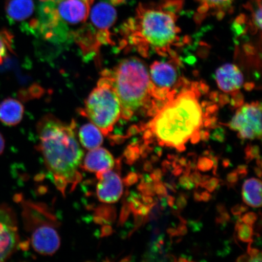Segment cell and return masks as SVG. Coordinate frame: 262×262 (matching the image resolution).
<instances>
[{
    "label": "cell",
    "mask_w": 262,
    "mask_h": 262,
    "mask_svg": "<svg viewBox=\"0 0 262 262\" xmlns=\"http://www.w3.org/2000/svg\"><path fill=\"white\" fill-rule=\"evenodd\" d=\"M177 231H178V236L179 235H181V236H183V235L187 234L188 229L186 227V224H183V223H181L180 224L178 228H177Z\"/></svg>",
    "instance_id": "37"
},
{
    "label": "cell",
    "mask_w": 262,
    "mask_h": 262,
    "mask_svg": "<svg viewBox=\"0 0 262 262\" xmlns=\"http://www.w3.org/2000/svg\"><path fill=\"white\" fill-rule=\"evenodd\" d=\"M155 152L156 153V155L160 157H161L163 154V150L162 147L160 146H156L155 149Z\"/></svg>",
    "instance_id": "48"
},
{
    "label": "cell",
    "mask_w": 262,
    "mask_h": 262,
    "mask_svg": "<svg viewBox=\"0 0 262 262\" xmlns=\"http://www.w3.org/2000/svg\"><path fill=\"white\" fill-rule=\"evenodd\" d=\"M83 165L86 171L97 173L113 169L116 162L113 156L107 149L99 147L90 150L84 157Z\"/></svg>",
    "instance_id": "13"
},
{
    "label": "cell",
    "mask_w": 262,
    "mask_h": 262,
    "mask_svg": "<svg viewBox=\"0 0 262 262\" xmlns=\"http://www.w3.org/2000/svg\"><path fill=\"white\" fill-rule=\"evenodd\" d=\"M235 230L237 232L239 240L245 243H252L253 236V226L244 224L240 219L235 226Z\"/></svg>",
    "instance_id": "21"
},
{
    "label": "cell",
    "mask_w": 262,
    "mask_h": 262,
    "mask_svg": "<svg viewBox=\"0 0 262 262\" xmlns=\"http://www.w3.org/2000/svg\"><path fill=\"white\" fill-rule=\"evenodd\" d=\"M254 172L255 174H256L258 178H261V168H258L257 166V168H254Z\"/></svg>",
    "instance_id": "51"
},
{
    "label": "cell",
    "mask_w": 262,
    "mask_h": 262,
    "mask_svg": "<svg viewBox=\"0 0 262 262\" xmlns=\"http://www.w3.org/2000/svg\"><path fill=\"white\" fill-rule=\"evenodd\" d=\"M178 163L180 166L185 167L187 165L188 160L185 157H181V158L178 159Z\"/></svg>",
    "instance_id": "46"
},
{
    "label": "cell",
    "mask_w": 262,
    "mask_h": 262,
    "mask_svg": "<svg viewBox=\"0 0 262 262\" xmlns=\"http://www.w3.org/2000/svg\"><path fill=\"white\" fill-rule=\"evenodd\" d=\"M248 254L250 257L249 261L261 262L262 260L261 251L257 248L251 247L250 244L248 246Z\"/></svg>",
    "instance_id": "25"
},
{
    "label": "cell",
    "mask_w": 262,
    "mask_h": 262,
    "mask_svg": "<svg viewBox=\"0 0 262 262\" xmlns=\"http://www.w3.org/2000/svg\"><path fill=\"white\" fill-rule=\"evenodd\" d=\"M202 201L209 202L212 198V195L208 191L201 193Z\"/></svg>",
    "instance_id": "40"
},
{
    "label": "cell",
    "mask_w": 262,
    "mask_h": 262,
    "mask_svg": "<svg viewBox=\"0 0 262 262\" xmlns=\"http://www.w3.org/2000/svg\"><path fill=\"white\" fill-rule=\"evenodd\" d=\"M229 128L238 132L242 139H260L261 106L257 102L244 104L237 110L229 123Z\"/></svg>",
    "instance_id": "7"
},
{
    "label": "cell",
    "mask_w": 262,
    "mask_h": 262,
    "mask_svg": "<svg viewBox=\"0 0 262 262\" xmlns=\"http://www.w3.org/2000/svg\"><path fill=\"white\" fill-rule=\"evenodd\" d=\"M216 80L222 91L230 93L240 89L243 84L244 78L236 66L226 64L217 71Z\"/></svg>",
    "instance_id": "12"
},
{
    "label": "cell",
    "mask_w": 262,
    "mask_h": 262,
    "mask_svg": "<svg viewBox=\"0 0 262 262\" xmlns=\"http://www.w3.org/2000/svg\"><path fill=\"white\" fill-rule=\"evenodd\" d=\"M186 205H187V199H186L185 195H180L176 201L177 208L181 211L186 207Z\"/></svg>",
    "instance_id": "32"
},
{
    "label": "cell",
    "mask_w": 262,
    "mask_h": 262,
    "mask_svg": "<svg viewBox=\"0 0 262 262\" xmlns=\"http://www.w3.org/2000/svg\"><path fill=\"white\" fill-rule=\"evenodd\" d=\"M166 202L167 204H168L171 207H173L175 205L176 199L172 195H167L166 196Z\"/></svg>",
    "instance_id": "42"
},
{
    "label": "cell",
    "mask_w": 262,
    "mask_h": 262,
    "mask_svg": "<svg viewBox=\"0 0 262 262\" xmlns=\"http://www.w3.org/2000/svg\"><path fill=\"white\" fill-rule=\"evenodd\" d=\"M13 36L7 30L0 31V64L12 51Z\"/></svg>",
    "instance_id": "20"
},
{
    "label": "cell",
    "mask_w": 262,
    "mask_h": 262,
    "mask_svg": "<svg viewBox=\"0 0 262 262\" xmlns=\"http://www.w3.org/2000/svg\"><path fill=\"white\" fill-rule=\"evenodd\" d=\"M209 123L205 121L196 91L185 90L160 108L142 130L149 129L160 146L174 147L182 152L189 140L193 144L199 142L202 126L207 127Z\"/></svg>",
    "instance_id": "2"
},
{
    "label": "cell",
    "mask_w": 262,
    "mask_h": 262,
    "mask_svg": "<svg viewBox=\"0 0 262 262\" xmlns=\"http://www.w3.org/2000/svg\"><path fill=\"white\" fill-rule=\"evenodd\" d=\"M242 198L248 206L259 208L261 206V182L260 179H249L242 187Z\"/></svg>",
    "instance_id": "18"
},
{
    "label": "cell",
    "mask_w": 262,
    "mask_h": 262,
    "mask_svg": "<svg viewBox=\"0 0 262 262\" xmlns=\"http://www.w3.org/2000/svg\"><path fill=\"white\" fill-rule=\"evenodd\" d=\"M189 178L191 179L192 182L194 183L196 188L200 186L202 182V176L198 171H195L194 172L189 174Z\"/></svg>",
    "instance_id": "30"
},
{
    "label": "cell",
    "mask_w": 262,
    "mask_h": 262,
    "mask_svg": "<svg viewBox=\"0 0 262 262\" xmlns=\"http://www.w3.org/2000/svg\"><path fill=\"white\" fill-rule=\"evenodd\" d=\"M143 168L146 172H151L154 169L152 163L150 161H146L145 164H144Z\"/></svg>",
    "instance_id": "41"
},
{
    "label": "cell",
    "mask_w": 262,
    "mask_h": 262,
    "mask_svg": "<svg viewBox=\"0 0 262 262\" xmlns=\"http://www.w3.org/2000/svg\"><path fill=\"white\" fill-rule=\"evenodd\" d=\"M24 113V105L15 98H6L0 103V122L6 126H15L20 123Z\"/></svg>",
    "instance_id": "16"
},
{
    "label": "cell",
    "mask_w": 262,
    "mask_h": 262,
    "mask_svg": "<svg viewBox=\"0 0 262 262\" xmlns=\"http://www.w3.org/2000/svg\"><path fill=\"white\" fill-rule=\"evenodd\" d=\"M80 113L88 117L104 136L113 132L120 119L122 110L119 98L106 75L101 74L97 86L85 101L84 109Z\"/></svg>",
    "instance_id": "5"
},
{
    "label": "cell",
    "mask_w": 262,
    "mask_h": 262,
    "mask_svg": "<svg viewBox=\"0 0 262 262\" xmlns=\"http://www.w3.org/2000/svg\"><path fill=\"white\" fill-rule=\"evenodd\" d=\"M91 25L97 31V38L101 45L113 44L110 29L116 24V9L105 2H100L90 10Z\"/></svg>",
    "instance_id": "9"
},
{
    "label": "cell",
    "mask_w": 262,
    "mask_h": 262,
    "mask_svg": "<svg viewBox=\"0 0 262 262\" xmlns=\"http://www.w3.org/2000/svg\"><path fill=\"white\" fill-rule=\"evenodd\" d=\"M163 176V172L161 169L157 168L154 170L150 173V178H151L153 182H160Z\"/></svg>",
    "instance_id": "34"
},
{
    "label": "cell",
    "mask_w": 262,
    "mask_h": 262,
    "mask_svg": "<svg viewBox=\"0 0 262 262\" xmlns=\"http://www.w3.org/2000/svg\"><path fill=\"white\" fill-rule=\"evenodd\" d=\"M241 219L244 224L253 226L257 220V215L254 212H250L246 213Z\"/></svg>",
    "instance_id": "29"
},
{
    "label": "cell",
    "mask_w": 262,
    "mask_h": 262,
    "mask_svg": "<svg viewBox=\"0 0 262 262\" xmlns=\"http://www.w3.org/2000/svg\"><path fill=\"white\" fill-rule=\"evenodd\" d=\"M183 169L181 166H180L179 164L175 166L174 167H173V170H172V173L173 175H174L175 176H179L180 175H181V173L183 172Z\"/></svg>",
    "instance_id": "39"
},
{
    "label": "cell",
    "mask_w": 262,
    "mask_h": 262,
    "mask_svg": "<svg viewBox=\"0 0 262 262\" xmlns=\"http://www.w3.org/2000/svg\"><path fill=\"white\" fill-rule=\"evenodd\" d=\"M179 185L185 189L191 190L194 188V184L189 178L188 175L183 174L179 179Z\"/></svg>",
    "instance_id": "27"
},
{
    "label": "cell",
    "mask_w": 262,
    "mask_h": 262,
    "mask_svg": "<svg viewBox=\"0 0 262 262\" xmlns=\"http://www.w3.org/2000/svg\"><path fill=\"white\" fill-rule=\"evenodd\" d=\"M142 182L146 183L153 182L151 178H150V176L149 174H144L142 177Z\"/></svg>",
    "instance_id": "47"
},
{
    "label": "cell",
    "mask_w": 262,
    "mask_h": 262,
    "mask_svg": "<svg viewBox=\"0 0 262 262\" xmlns=\"http://www.w3.org/2000/svg\"><path fill=\"white\" fill-rule=\"evenodd\" d=\"M212 168L213 162L209 157H199L198 164H196V169L202 172H207L210 171Z\"/></svg>",
    "instance_id": "22"
},
{
    "label": "cell",
    "mask_w": 262,
    "mask_h": 262,
    "mask_svg": "<svg viewBox=\"0 0 262 262\" xmlns=\"http://www.w3.org/2000/svg\"><path fill=\"white\" fill-rule=\"evenodd\" d=\"M97 178L98 199L106 204H114L119 201L123 192L122 180L119 173L110 169L97 173Z\"/></svg>",
    "instance_id": "11"
},
{
    "label": "cell",
    "mask_w": 262,
    "mask_h": 262,
    "mask_svg": "<svg viewBox=\"0 0 262 262\" xmlns=\"http://www.w3.org/2000/svg\"><path fill=\"white\" fill-rule=\"evenodd\" d=\"M23 217L35 251L46 255L56 253L60 246L58 222L47 206L25 202L23 204Z\"/></svg>",
    "instance_id": "6"
},
{
    "label": "cell",
    "mask_w": 262,
    "mask_h": 262,
    "mask_svg": "<svg viewBox=\"0 0 262 262\" xmlns=\"http://www.w3.org/2000/svg\"><path fill=\"white\" fill-rule=\"evenodd\" d=\"M18 223L14 210L0 205V262L8 260L18 247Z\"/></svg>",
    "instance_id": "8"
},
{
    "label": "cell",
    "mask_w": 262,
    "mask_h": 262,
    "mask_svg": "<svg viewBox=\"0 0 262 262\" xmlns=\"http://www.w3.org/2000/svg\"><path fill=\"white\" fill-rule=\"evenodd\" d=\"M138 189L141 192H142V194L143 195H149L152 196H155L156 194L155 189H154L153 182L146 183L142 182L138 186Z\"/></svg>",
    "instance_id": "24"
},
{
    "label": "cell",
    "mask_w": 262,
    "mask_h": 262,
    "mask_svg": "<svg viewBox=\"0 0 262 262\" xmlns=\"http://www.w3.org/2000/svg\"><path fill=\"white\" fill-rule=\"evenodd\" d=\"M222 164L223 166H224L225 168H228V167L231 165L230 160L228 159H225L223 160Z\"/></svg>",
    "instance_id": "50"
},
{
    "label": "cell",
    "mask_w": 262,
    "mask_h": 262,
    "mask_svg": "<svg viewBox=\"0 0 262 262\" xmlns=\"http://www.w3.org/2000/svg\"><path fill=\"white\" fill-rule=\"evenodd\" d=\"M34 0H6L5 11L11 22L27 20L34 14Z\"/></svg>",
    "instance_id": "15"
},
{
    "label": "cell",
    "mask_w": 262,
    "mask_h": 262,
    "mask_svg": "<svg viewBox=\"0 0 262 262\" xmlns=\"http://www.w3.org/2000/svg\"><path fill=\"white\" fill-rule=\"evenodd\" d=\"M102 74L109 77L119 98L121 118L128 120L148 105L150 96L156 93L155 84L145 64L135 57L124 59L113 70Z\"/></svg>",
    "instance_id": "4"
},
{
    "label": "cell",
    "mask_w": 262,
    "mask_h": 262,
    "mask_svg": "<svg viewBox=\"0 0 262 262\" xmlns=\"http://www.w3.org/2000/svg\"><path fill=\"white\" fill-rule=\"evenodd\" d=\"M75 126L74 121L68 124L51 114L41 118L37 126L38 149L55 185L64 195L68 187L74 189L82 179L79 169L84 156Z\"/></svg>",
    "instance_id": "1"
},
{
    "label": "cell",
    "mask_w": 262,
    "mask_h": 262,
    "mask_svg": "<svg viewBox=\"0 0 262 262\" xmlns=\"http://www.w3.org/2000/svg\"><path fill=\"white\" fill-rule=\"evenodd\" d=\"M150 79L157 88H168L174 84L176 69L170 63L156 61L150 67Z\"/></svg>",
    "instance_id": "14"
},
{
    "label": "cell",
    "mask_w": 262,
    "mask_h": 262,
    "mask_svg": "<svg viewBox=\"0 0 262 262\" xmlns=\"http://www.w3.org/2000/svg\"><path fill=\"white\" fill-rule=\"evenodd\" d=\"M153 183L154 189H155L156 194L159 196V199L166 198V196L168 195V191H167L165 185L160 181L153 182Z\"/></svg>",
    "instance_id": "26"
},
{
    "label": "cell",
    "mask_w": 262,
    "mask_h": 262,
    "mask_svg": "<svg viewBox=\"0 0 262 262\" xmlns=\"http://www.w3.org/2000/svg\"><path fill=\"white\" fill-rule=\"evenodd\" d=\"M177 261H180V262H183V261H191L189 259H187L186 257H180L179 259Z\"/></svg>",
    "instance_id": "53"
},
{
    "label": "cell",
    "mask_w": 262,
    "mask_h": 262,
    "mask_svg": "<svg viewBox=\"0 0 262 262\" xmlns=\"http://www.w3.org/2000/svg\"><path fill=\"white\" fill-rule=\"evenodd\" d=\"M245 160L247 162H250L260 156L259 147L257 145H248L245 149Z\"/></svg>",
    "instance_id": "23"
},
{
    "label": "cell",
    "mask_w": 262,
    "mask_h": 262,
    "mask_svg": "<svg viewBox=\"0 0 262 262\" xmlns=\"http://www.w3.org/2000/svg\"><path fill=\"white\" fill-rule=\"evenodd\" d=\"M62 24L69 26L86 22L94 0H51Z\"/></svg>",
    "instance_id": "10"
},
{
    "label": "cell",
    "mask_w": 262,
    "mask_h": 262,
    "mask_svg": "<svg viewBox=\"0 0 262 262\" xmlns=\"http://www.w3.org/2000/svg\"><path fill=\"white\" fill-rule=\"evenodd\" d=\"M159 157L157 155H152L151 157H150V162L152 163H157L159 162Z\"/></svg>",
    "instance_id": "52"
},
{
    "label": "cell",
    "mask_w": 262,
    "mask_h": 262,
    "mask_svg": "<svg viewBox=\"0 0 262 262\" xmlns=\"http://www.w3.org/2000/svg\"><path fill=\"white\" fill-rule=\"evenodd\" d=\"M199 3V15L204 16L211 13L213 14H224L231 8L234 0H196Z\"/></svg>",
    "instance_id": "19"
},
{
    "label": "cell",
    "mask_w": 262,
    "mask_h": 262,
    "mask_svg": "<svg viewBox=\"0 0 262 262\" xmlns=\"http://www.w3.org/2000/svg\"><path fill=\"white\" fill-rule=\"evenodd\" d=\"M235 171L237 172L238 176H240L241 178H245L248 174V166L244 165H239Z\"/></svg>",
    "instance_id": "36"
},
{
    "label": "cell",
    "mask_w": 262,
    "mask_h": 262,
    "mask_svg": "<svg viewBox=\"0 0 262 262\" xmlns=\"http://www.w3.org/2000/svg\"><path fill=\"white\" fill-rule=\"evenodd\" d=\"M238 175L236 171H232L229 173L227 177V180L229 185L236 184L238 180Z\"/></svg>",
    "instance_id": "33"
},
{
    "label": "cell",
    "mask_w": 262,
    "mask_h": 262,
    "mask_svg": "<svg viewBox=\"0 0 262 262\" xmlns=\"http://www.w3.org/2000/svg\"><path fill=\"white\" fill-rule=\"evenodd\" d=\"M219 184V180L216 178H209L204 185L202 186V188H204L209 192H212L217 188Z\"/></svg>",
    "instance_id": "28"
},
{
    "label": "cell",
    "mask_w": 262,
    "mask_h": 262,
    "mask_svg": "<svg viewBox=\"0 0 262 262\" xmlns=\"http://www.w3.org/2000/svg\"><path fill=\"white\" fill-rule=\"evenodd\" d=\"M78 137L82 146L90 150L100 147L103 142L102 133L91 123L84 124L80 127Z\"/></svg>",
    "instance_id": "17"
},
{
    "label": "cell",
    "mask_w": 262,
    "mask_h": 262,
    "mask_svg": "<svg viewBox=\"0 0 262 262\" xmlns=\"http://www.w3.org/2000/svg\"><path fill=\"white\" fill-rule=\"evenodd\" d=\"M248 208L247 206L244 205H236L231 209V212L232 214L237 216H241L245 212L248 210Z\"/></svg>",
    "instance_id": "31"
},
{
    "label": "cell",
    "mask_w": 262,
    "mask_h": 262,
    "mask_svg": "<svg viewBox=\"0 0 262 262\" xmlns=\"http://www.w3.org/2000/svg\"><path fill=\"white\" fill-rule=\"evenodd\" d=\"M142 201L144 202V204L146 205L152 206V208L156 205L152 196L143 195L142 196Z\"/></svg>",
    "instance_id": "38"
},
{
    "label": "cell",
    "mask_w": 262,
    "mask_h": 262,
    "mask_svg": "<svg viewBox=\"0 0 262 262\" xmlns=\"http://www.w3.org/2000/svg\"><path fill=\"white\" fill-rule=\"evenodd\" d=\"M138 175L136 174V173L132 172L130 173L127 176L125 180V183L127 185H132L138 181Z\"/></svg>",
    "instance_id": "35"
},
{
    "label": "cell",
    "mask_w": 262,
    "mask_h": 262,
    "mask_svg": "<svg viewBox=\"0 0 262 262\" xmlns=\"http://www.w3.org/2000/svg\"><path fill=\"white\" fill-rule=\"evenodd\" d=\"M194 198L196 202H202L201 193L195 191L194 194Z\"/></svg>",
    "instance_id": "49"
},
{
    "label": "cell",
    "mask_w": 262,
    "mask_h": 262,
    "mask_svg": "<svg viewBox=\"0 0 262 262\" xmlns=\"http://www.w3.org/2000/svg\"><path fill=\"white\" fill-rule=\"evenodd\" d=\"M5 147V140L2 134L0 133V155L4 151Z\"/></svg>",
    "instance_id": "43"
},
{
    "label": "cell",
    "mask_w": 262,
    "mask_h": 262,
    "mask_svg": "<svg viewBox=\"0 0 262 262\" xmlns=\"http://www.w3.org/2000/svg\"><path fill=\"white\" fill-rule=\"evenodd\" d=\"M167 232L171 235V237L178 236V231L174 228H169L167 230Z\"/></svg>",
    "instance_id": "45"
},
{
    "label": "cell",
    "mask_w": 262,
    "mask_h": 262,
    "mask_svg": "<svg viewBox=\"0 0 262 262\" xmlns=\"http://www.w3.org/2000/svg\"><path fill=\"white\" fill-rule=\"evenodd\" d=\"M183 0H161L157 3H141L135 17L123 26L125 40L142 51L145 45L165 53L178 38V13Z\"/></svg>",
    "instance_id": "3"
},
{
    "label": "cell",
    "mask_w": 262,
    "mask_h": 262,
    "mask_svg": "<svg viewBox=\"0 0 262 262\" xmlns=\"http://www.w3.org/2000/svg\"><path fill=\"white\" fill-rule=\"evenodd\" d=\"M250 256L247 254H244L241 255L237 258V261L238 262H244V261H249L250 260Z\"/></svg>",
    "instance_id": "44"
}]
</instances>
